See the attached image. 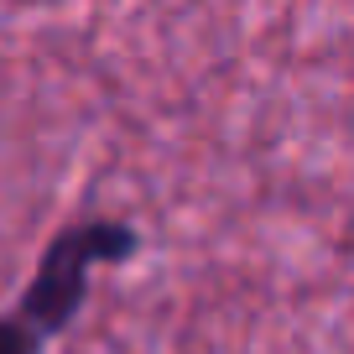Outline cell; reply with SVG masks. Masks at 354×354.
Instances as JSON below:
<instances>
[{
  "mask_svg": "<svg viewBox=\"0 0 354 354\" xmlns=\"http://www.w3.org/2000/svg\"><path fill=\"white\" fill-rule=\"evenodd\" d=\"M136 250H141V230L131 219L88 214V219L63 224L47 240L26 292L16 297V308L0 318V354H42L78 318L88 287H94V271L131 261Z\"/></svg>",
  "mask_w": 354,
  "mask_h": 354,
  "instance_id": "obj_1",
  "label": "cell"
}]
</instances>
